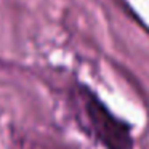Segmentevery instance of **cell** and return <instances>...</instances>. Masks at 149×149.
<instances>
[{"instance_id": "cell-1", "label": "cell", "mask_w": 149, "mask_h": 149, "mask_svg": "<svg viewBox=\"0 0 149 149\" xmlns=\"http://www.w3.org/2000/svg\"><path fill=\"white\" fill-rule=\"evenodd\" d=\"M79 104L85 130L104 149H133L132 127L119 119L87 85H79Z\"/></svg>"}]
</instances>
